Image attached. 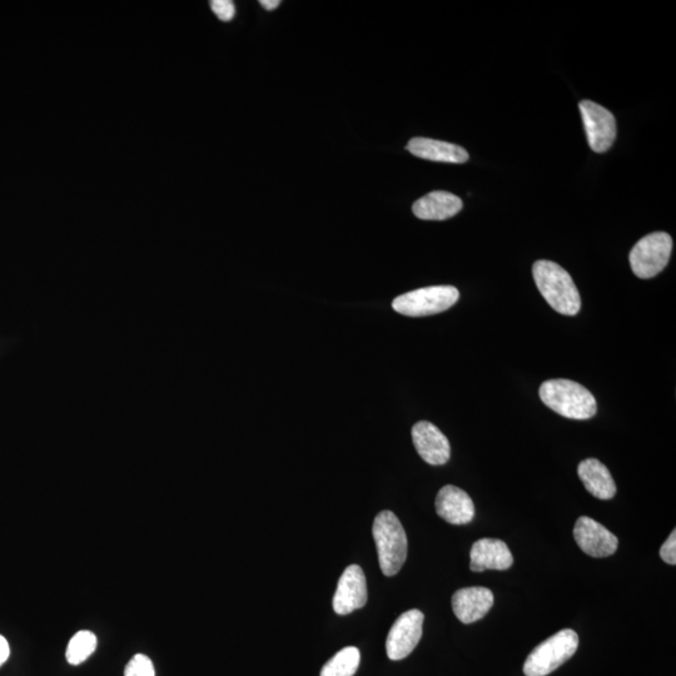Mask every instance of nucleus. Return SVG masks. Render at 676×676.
<instances>
[{
    "label": "nucleus",
    "mask_w": 676,
    "mask_h": 676,
    "mask_svg": "<svg viewBox=\"0 0 676 676\" xmlns=\"http://www.w3.org/2000/svg\"><path fill=\"white\" fill-rule=\"evenodd\" d=\"M660 558L665 561L666 564L675 565L676 564V531L670 534L668 540L665 541L664 545L660 548Z\"/></svg>",
    "instance_id": "nucleus-22"
},
{
    "label": "nucleus",
    "mask_w": 676,
    "mask_h": 676,
    "mask_svg": "<svg viewBox=\"0 0 676 676\" xmlns=\"http://www.w3.org/2000/svg\"><path fill=\"white\" fill-rule=\"evenodd\" d=\"M574 538L579 548L593 558H608L618 550V538L588 516H581L576 521Z\"/></svg>",
    "instance_id": "nucleus-9"
},
{
    "label": "nucleus",
    "mask_w": 676,
    "mask_h": 676,
    "mask_svg": "<svg viewBox=\"0 0 676 676\" xmlns=\"http://www.w3.org/2000/svg\"><path fill=\"white\" fill-rule=\"evenodd\" d=\"M9 653H11V650H9L8 641L0 635V666L6 663L9 658Z\"/></svg>",
    "instance_id": "nucleus-23"
},
{
    "label": "nucleus",
    "mask_w": 676,
    "mask_h": 676,
    "mask_svg": "<svg viewBox=\"0 0 676 676\" xmlns=\"http://www.w3.org/2000/svg\"><path fill=\"white\" fill-rule=\"evenodd\" d=\"M436 513L452 525H466L475 516V505L467 492L454 485L442 487L436 497Z\"/></svg>",
    "instance_id": "nucleus-12"
},
{
    "label": "nucleus",
    "mask_w": 676,
    "mask_h": 676,
    "mask_svg": "<svg viewBox=\"0 0 676 676\" xmlns=\"http://www.w3.org/2000/svg\"><path fill=\"white\" fill-rule=\"evenodd\" d=\"M533 275L541 295L556 312L565 316L578 315L581 297L568 271L558 263L541 260L534 263Z\"/></svg>",
    "instance_id": "nucleus-1"
},
{
    "label": "nucleus",
    "mask_w": 676,
    "mask_h": 676,
    "mask_svg": "<svg viewBox=\"0 0 676 676\" xmlns=\"http://www.w3.org/2000/svg\"><path fill=\"white\" fill-rule=\"evenodd\" d=\"M411 434L417 454L427 464L440 466L450 460V442L439 427L429 421H420L412 427Z\"/></svg>",
    "instance_id": "nucleus-11"
},
{
    "label": "nucleus",
    "mask_w": 676,
    "mask_h": 676,
    "mask_svg": "<svg viewBox=\"0 0 676 676\" xmlns=\"http://www.w3.org/2000/svg\"><path fill=\"white\" fill-rule=\"evenodd\" d=\"M260 4L266 11H273V9L280 7L281 2L280 0H261Z\"/></svg>",
    "instance_id": "nucleus-24"
},
{
    "label": "nucleus",
    "mask_w": 676,
    "mask_h": 676,
    "mask_svg": "<svg viewBox=\"0 0 676 676\" xmlns=\"http://www.w3.org/2000/svg\"><path fill=\"white\" fill-rule=\"evenodd\" d=\"M589 146L596 153H604L613 146L616 137L614 114L600 104L583 101L579 104Z\"/></svg>",
    "instance_id": "nucleus-8"
},
{
    "label": "nucleus",
    "mask_w": 676,
    "mask_h": 676,
    "mask_svg": "<svg viewBox=\"0 0 676 676\" xmlns=\"http://www.w3.org/2000/svg\"><path fill=\"white\" fill-rule=\"evenodd\" d=\"M367 596L364 570L359 565H351L338 580L336 594L333 596V610L338 615L351 614L352 611L364 608Z\"/></svg>",
    "instance_id": "nucleus-10"
},
{
    "label": "nucleus",
    "mask_w": 676,
    "mask_h": 676,
    "mask_svg": "<svg viewBox=\"0 0 676 676\" xmlns=\"http://www.w3.org/2000/svg\"><path fill=\"white\" fill-rule=\"evenodd\" d=\"M360 660V650L349 646L327 661L321 670V676H354L359 669Z\"/></svg>",
    "instance_id": "nucleus-18"
},
{
    "label": "nucleus",
    "mask_w": 676,
    "mask_h": 676,
    "mask_svg": "<svg viewBox=\"0 0 676 676\" xmlns=\"http://www.w3.org/2000/svg\"><path fill=\"white\" fill-rule=\"evenodd\" d=\"M539 395L549 409L566 419L589 420L598 412L595 397L578 382L556 379L545 381Z\"/></svg>",
    "instance_id": "nucleus-2"
},
{
    "label": "nucleus",
    "mask_w": 676,
    "mask_h": 676,
    "mask_svg": "<svg viewBox=\"0 0 676 676\" xmlns=\"http://www.w3.org/2000/svg\"><path fill=\"white\" fill-rule=\"evenodd\" d=\"M211 8L213 13L216 14L218 19H221L222 22H230L236 14L235 3L231 0H213L211 2Z\"/></svg>",
    "instance_id": "nucleus-21"
},
{
    "label": "nucleus",
    "mask_w": 676,
    "mask_h": 676,
    "mask_svg": "<svg viewBox=\"0 0 676 676\" xmlns=\"http://www.w3.org/2000/svg\"><path fill=\"white\" fill-rule=\"evenodd\" d=\"M372 535L377 546L382 573L386 576L399 574L409 549L406 531L399 518L392 511H382L376 516Z\"/></svg>",
    "instance_id": "nucleus-3"
},
{
    "label": "nucleus",
    "mask_w": 676,
    "mask_h": 676,
    "mask_svg": "<svg viewBox=\"0 0 676 676\" xmlns=\"http://www.w3.org/2000/svg\"><path fill=\"white\" fill-rule=\"evenodd\" d=\"M459 298L460 292L454 286H431L396 297L392 308L404 316H431L449 310Z\"/></svg>",
    "instance_id": "nucleus-5"
},
{
    "label": "nucleus",
    "mask_w": 676,
    "mask_h": 676,
    "mask_svg": "<svg viewBox=\"0 0 676 676\" xmlns=\"http://www.w3.org/2000/svg\"><path fill=\"white\" fill-rule=\"evenodd\" d=\"M424 614L412 609L402 614L392 625L386 640V651L389 659L397 661L407 658L422 638Z\"/></svg>",
    "instance_id": "nucleus-7"
},
{
    "label": "nucleus",
    "mask_w": 676,
    "mask_h": 676,
    "mask_svg": "<svg viewBox=\"0 0 676 676\" xmlns=\"http://www.w3.org/2000/svg\"><path fill=\"white\" fill-rule=\"evenodd\" d=\"M494 606V594L487 588L474 586L457 590L452 596V609L456 618L464 624L476 623L485 618Z\"/></svg>",
    "instance_id": "nucleus-13"
},
{
    "label": "nucleus",
    "mask_w": 676,
    "mask_h": 676,
    "mask_svg": "<svg viewBox=\"0 0 676 676\" xmlns=\"http://www.w3.org/2000/svg\"><path fill=\"white\" fill-rule=\"evenodd\" d=\"M462 210L459 197L445 191L431 192L412 206V212L424 221H445Z\"/></svg>",
    "instance_id": "nucleus-16"
},
{
    "label": "nucleus",
    "mask_w": 676,
    "mask_h": 676,
    "mask_svg": "<svg viewBox=\"0 0 676 676\" xmlns=\"http://www.w3.org/2000/svg\"><path fill=\"white\" fill-rule=\"evenodd\" d=\"M579 635L574 630L559 631L531 651L524 664L526 676H546L565 664L576 653Z\"/></svg>",
    "instance_id": "nucleus-4"
},
{
    "label": "nucleus",
    "mask_w": 676,
    "mask_h": 676,
    "mask_svg": "<svg viewBox=\"0 0 676 676\" xmlns=\"http://www.w3.org/2000/svg\"><path fill=\"white\" fill-rule=\"evenodd\" d=\"M406 149L415 157L432 162L461 164L469 161V153L465 148L436 139L412 138Z\"/></svg>",
    "instance_id": "nucleus-15"
},
{
    "label": "nucleus",
    "mask_w": 676,
    "mask_h": 676,
    "mask_svg": "<svg viewBox=\"0 0 676 676\" xmlns=\"http://www.w3.org/2000/svg\"><path fill=\"white\" fill-rule=\"evenodd\" d=\"M470 569L475 573L485 570H507L514 564V556L504 541L480 539L470 551Z\"/></svg>",
    "instance_id": "nucleus-14"
},
{
    "label": "nucleus",
    "mask_w": 676,
    "mask_h": 676,
    "mask_svg": "<svg viewBox=\"0 0 676 676\" xmlns=\"http://www.w3.org/2000/svg\"><path fill=\"white\" fill-rule=\"evenodd\" d=\"M673 240L665 232H655L641 238L630 252L631 270L636 277L649 280L668 266Z\"/></svg>",
    "instance_id": "nucleus-6"
},
{
    "label": "nucleus",
    "mask_w": 676,
    "mask_h": 676,
    "mask_svg": "<svg viewBox=\"0 0 676 676\" xmlns=\"http://www.w3.org/2000/svg\"><path fill=\"white\" fill-rule=\"evenodd\" d=\"M97 649L96 635L91 631L82 630L73 636L67 648L69 664L79 665L86 661Z\"/></svg>",
    "instance_id": "nucleus-19"
},
{
    "label": "nucleus",
    "mask_w": 676,
    "mask_h": 676,
    "mask_svg": "<svg viewBox=\"0 0 676 676\" xmlns=\"http://www.w3.org/2000/svg\"><path fill=\"white\" fill-rule=\"evenodd\" d=\"M578 474L585 489L600 500H611L616 494V485L608 467L596 459L581 461Z\"/></svg>",
    "instance_id": "nucleus-17"
},
{
    "label": "nucleus",
    "mask_w": 676,
    "mask_h": 676,
    "mask_svg": "<svg viewBox=\"0 0 676 676\" xmlns=\"http://www.w3.org/2000/svg\"><path fill=\"white\" fill-rule=\"evenodd\" d=\"M154 666L151 659L146 655L138 654L129 661L124 670V676H154Z\"/></svg>",
    "instance_id": "nucleus-20"
}]
</instances>
